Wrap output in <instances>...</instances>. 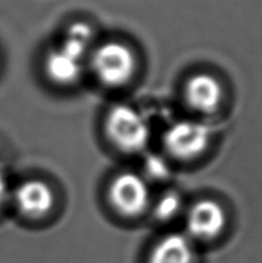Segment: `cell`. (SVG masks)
Instances as JSON below:
<instances>
[{
	"label": "cell",
	"instance_id": "obj_6",
	"mask_svg": "<svg viewBox=\"0 0 262 263\" xmlns=\"http://www.w3.org/2000/svg\"><path fill=\"white\" fill-rule=\"evenodd\" d=\"M14 202L18 211L28 218H41L53 208L54 193L41 180H28L15 189Z\"/></svg>",
	"mask_w": 262,
	"mask_h": 263
},
{
	"label": "cell",
	"instance_id": "obj_2",
	"mask_svg": "<svg viewBox=\"0 0 262 263\" xmlns=\"http://www.w3.org/2000/svg\"><path fill=\"white\" fill-rule=\"evenodd\" d=\"M91 67L103 84L121 86L133 77L136 59L131 49L125 44L109 41L92 53Z\"/></svg>",
	"mask_w": 262,
	"mask_h": 263
},
{
	"label": "cell",
	"instance_id": "obj_9",
	"mask_svg": "<svg viewBox=\"0 0 262 263\" xmlns=\"http://www.w3.org/2000/svg\"><path fill=\"white\" fill-rule=\"evenodd\" d=\"M45 69L54 82L66 85L76 81L82 71V57L61 45L46 55Z\"/></svg>",
	"mask_w": 262,
	"mask_h": 263
},
{
	"label": "cell",
	"instance_id": "obj_10",
	"mask_svg": "<svg viewBox=\"0 0 262 263\" xmlns=\"http://www.w3.org/2000/svg\"><path fill=\"white\" fill-rule=\"evenodd\" d=\"M181 210V198L176 193H166L156 203L154 215L158 221H171Z\"/></svg>",
	"mask_w": 262,
	"mask_h": 263
},
{
	"label": "cell",
	"instance_id": "obj_4",
	"mask_svg": "<svg viewBox=\"0 0 262 263\" xmlns=\"http://www.w3.org/2000/svg\"><path fill=\"white\" fill-rule=\"evenodd\" d=\"M108 195L113 208L126 217L141 215L151 203V192L145 180L133 172L116 176L110 182Z\"/></svg>",
	"mask_w": 262,
	"mask_h": 263
},
{
	"label": "cell",
	"instance_id": "obj_5",
	"mask_svg": "<svg viewBox=\"0 0 262 263\" xmlns=\"http://www.w3.org/2000/svg\"><path fill=\"white\" fill-rule=\"evenodd\" d=\"M225 225V211L212 199L198 200L188 211L186 230L192 240H212L222 233Z\"/></svg>",
	"mask_w": 262,
	"mask_h": 263
},
{
	"label": "cell",
	"instance_id": "obj_3",
	"mask_svg": "<svg viewBox=\"0 0 262 263\" xmlns=\"http://www.w3.org/2000/svg\"><path fill=\"white\" fill-rule=\"evenodd\" d=\"M211 131L207 125L193 120H181L169 126L163 135L166 151L182 161L194 159L207 149Z\"/></svg>",
	"mask_w": 262,
	"mask_h": 263
},
{
	"label": "cell",
	"instance_id": "obj_11",
	"mask_svg": "<svg viewBox=\"0 0 262 263\" xmlns=\"http://www.w3.org/2000/svg\"><path fill=\"white\" fill-rule=\"evenodd\" d=\"M146 168L149 170L153 176L156 177H163L164 174L167 172V167L161 159H158L157 157H152L148 161V164H146Z\"/></svg>",
	"mask_w": 262,
	"mask_h": 263
},
{
	"label": "cell",
	"instance_id": "obj_12",
	"mask_svg": "<svg viewBox=\"0 0 262 263\" xmlns=\"http://www.w3.org/2000/svg\"><path fill=\"white\" fill-rule=\"evenodd\" d=\"M8 197V180L3 167L0 166V208L4 204Z\"/></svg>",
	"mask_w": 262,
	"mask_h": 263
},
{
	"label": "cell",
	"instance_id": "obj_8",
	"mask_svg": "<svg viewBox=\"0 0 262 263\" xmlns=\"http://www.w3.org/2000/svg\"><path fill=\"white\" fill-rule=\"evenodd\" d=\"M148 263H198L194 243L184 234H169L152 249Z\"/></svg>",
	"mask_w": 262,
	"mask_h": 263
},
{
	"label": "cell",
	"instance_id": "obj_7",
	"mask_svg": "<svg viewBox=\"0 0 262 263\" xmlns=\"http://www.w3.org/2000/svg\"><path fill=\"white\" fill-rule=\"evenodd\" d=\"M185 99L193 109L212 113L222 99V87L217 79L208 73L194 74L185 85Z\"/></svg>",
	"mask_w": 262,
	"mask_h": 263
},
{
	"label": "cell",
	"instance_id": "obj_1",
	"mask_svg": "<svg viewBox=\"0 0 262 263\" xmlns=\"http://www.w3.org/2000/svg\"><path fill=\"white\" fill-rule=\"evenodd\" d=\"M105 131L118 149L127 153H139L146 148L151 130L143 116L127 104H117L108 112Z\"/></svg>",
	"mask_w": 262,
	"mask_h": 263
}]
</instances>
